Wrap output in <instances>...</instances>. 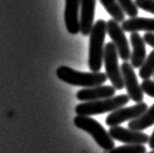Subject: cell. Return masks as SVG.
<instances>
[{
  "label": "cell",
  "instance_id": "cell-12",
  "mask_svg": "<svg viewBox=\"0 0 154 153\" xmlns=\"http://www.w3.org/2000/svg\"><path fill=\"white\" fill-rule=\"evenodd\" d=\"M96 7V0H81V32L82 35L91 33L93 23H94V13Z\"/></svg>",
  "mask_w": 154,
  "mask_h": 153
},
{
  "label": "cell",
  "instance_id": "cell-1",
  "mask_svg": "<svg viewBox=\"0 0 154 153\" xmlns=\"http://www.w3.org/2000/svg\"><path fill=\"white\" fill-rule=\"evenodd\" d=\"M106 33V22L104 20L96 21L89 33L88 67L91 72H99L102 68L105 48L104 40Z\"/></svg>",
  "mask_w": 154,
  "mask_h": 153
},
{
  "label": "cell",
  "instance_id": "cell-24",
  "mask_svg": "<svg viewBox=\"0 0 154 153\" xmlns=\"http://www.w3.org/2000/svg\"><path fill=\"white\" fill-rule=\"evenodd\" d=\"M149 153H154V150H152L151 152H149Z\"/></svg>",
  "mask_w": 154,
  "mask_h": 153
},
{
  "label": "cell",
  "instance_id": "cell-3",
  "mask_svg": "<svg viewBox=\"0 0 154 153\" xmlns=\"http://www.w3.org/2000/svg\"><path fill=\"white\" fill-rule=\"evenodd\" d=\"M129 95L121 94L118 96H113L111 98L96 100V101H88L81 103L76 106L75 111L78 115L82 116H94V115H101L108 112H113L119 109L130 101Z\"/></svg>",
  "mask_w": 154,
  "mask_h": 153
},
{
  "label": "cell",
  "instance_id": "cell-10",
  "mask_svg": "<svg viewBox=\"0 0 154 153\" xmlns=\"http://www.w3.org/2000/svg\"><path fill=\"white\" fill-rule=\"evenodd\" d=\"M80 8L81 0H66L65 1V12L64 20L67 31L71 35H77L81 32L80 23Z\"/></svg>",
  "mask_w": 154,
  "mask_h": 153
},
{
  "label": "cell",
  "instance_id": "cell-6",
  "mask_svg": "<svg viewBox=\"0 0 154 153\" xmlns=\"http://www.w3.org/2000/svg\"><path fill=\"white\" fill-rule=\"evenodd\" d=\"M106 28L108 35L112 39V42H113L116 49H117L120 58L124 62H128L131 60V53L130 50L129 42H128V39L125 35V32H124L122 27L119 25L117 21L110 19L108 22H106Z\"/></svg>",
  "mask_w": 154,
  "mask_h": 153
},
{
  "label": "cell",
  "instance_id": "cell-7",
  "mask_svg": "<svg viewBox=\"0 0 154 153\" xmlns=\"http://www.w3.org/2000/svg\"><path fill=\"white\" fill-rule=\"evenodd\" d=\"M147 109V104L145 102L137 103L136 105L130 107H121L117 110L111 112L106 117L105 123L110 128L119 126L126 121H133L134 119L138 118Z\"/></svg>",
  "mask_w": 154,
  "mask_h": 153
},
{
  "label": "cell",
  "instance_id": "cell-19",
  "mask_svg": "<svg viewBox=\"0 0 154 153\" xmlns=\"http://www.w3.org/2000/svg\"><path fill=\"white\" fill-rule=\"evenodd\" d=\"M125 14L131 18H134L138 14V8L134 0H117Z\"/></svg>",
  "mask_w": 154,
  "mask_h": 153
},
{
  "label": "cell",
  "instance_id": "cell-14",
  "mask_svg": "<svg viewBox=\"0 0 154 153\" xmlns=\"http://www.w3.org/2000/svg\"><path fill=\"white\" fill-rule=\"evenodd\" d=\"M122 29L127 32H137L143 31L146 32H154V19L134 17L122 23Z\"/></svg>",
  "mask_w": 154,
  "mask_h": 153
},
{
  "label": "cell",
  "instance_id": "cell-13",
  "mask_svg": "<svg viewBox=\"0 0 154 153\" xmlns=\"http://www.w3.org/2000/svg\"><path fill=\"white\" fill-rule=\"evenodd\" d=\"M130 38L131 46H133V52L131 55V65L134 69L140 68L147 57L146 56L145 42L138 32H131Z\"/></svg>",
  "mask_w": 154,
  "mask_h": 153
},
{
  "label": "cell",
  "instance_id": "cell-2",
  "mask_svg": "<svg viewBox=\"0 0 154 153\" xmlns=\"http://www.w3.org/2000/svg\"><path fill=\"white\" fill-rule=\"evenodd\" d=\"M56 75H57L58 79L64 83L85 88L102 85L108 79L106 74L104 73L79 72V71H76L67 66H60L56 71Z\"/></svg>",
  "mask_w": 154,
  "mask_h": 153
},
{
  "label": "cell",
  "instance_id": "cell-15",
  "mask_svg": "<svg viewBox=\"0 0 154 153\" xmlns=\"http://www.w3.org/2000/svg\"><path fill=\"white\" fill-rule=\"evenodd\" d=\"M154 125V103L140 117L129 123V129L142 132Z\"/></svg>",
  "mask_w": 154,
  "mask_h": 153
},
{
  "label": "cell",
  "instance_id": "cell-23",
  "mask_svg": "<svg viewBox=\"0 0 154 153\" xmlns=\"http://www.w3.org/2000/svg\"><path fill=\"white\" fill-rule=\"evenodd\" d=\"M148 144H149V147L152 149V150H154V130L152 133V135L150 136L149 137V141H148Z\"/></svg>",
  "mask_w": 154,
  "mask_h": 153
},
{
  "label": "cell",
  "instance_id": "cell-16",
  "mask_svg": "<svg viewBox=\"0 0 154 153\" xmlns=\"http://www.w3.org/2000/svg\"><path fill=\"white\" fill-rule=\"evenodd\" d=\"M99 1L113 20L117 21L118 23L125 21L126 14L117 0H99Z\"/></svg>",
  "mask_w": 154,
  "mask_h": 153
},
{
  "label": "cell",
  "instance_id": "cell-11",
  "mask_svg": "<svg viewBox=\"0 0 154 153\" xmlns=\"http://www.w3.org/2000/svg\"><path fill=\"white\" fill-rule=\"evenodd\" d=\"M116 88L113 85H97L93 87L82 88L77 92V99L80 101H96V100L111 98L115 95Z\"/></svg>",
  "mask_w": 154,
  "mask_h": 153
},
{
  "label": "cell",
  "instance_id": "cell-22",
  "mask_svg": "<svg viewBox=\"0 0 154 153\" xmlns=\"http://www.w3.org/2000/svg\"><path fill=\"white\" fill-rule=\"evenodd\" d=\"M143 40L146 44L154 48V32H145L143 35Z\"/></svg>",
  "mask_w": 154,
  "mask_h": 153
},
{
  "label": "cell",
  "instance_id": "cell-5",
  "mask_svg": "<svg viewBox=\"0 0 154 153\" xmlns=\"http://www.w3.org/2000/svg\"><path fill=\"white\" fill-rule=\"evenodd\" d=\"M103 61L107 78L116 89L121 90L125 87V84L121 67H119V54L113 42H108L105 45Z\"/></svg>",
  "mask_w": 154,
  "mask_h": 153
},
{
  "label": "cell",
  "instance_id": "cell-21",
  "mask_svg": "<svg viewBox=\"0 0 154 153\" xmlns=\"http://www.w3.org/2000/svg\"><path fill=\"white\" fill-rule=\"evenodd\" d=\"M143 93L154 98V81L151 80H144L140 84Z\"/></svg>",
  "mask_w": 154,
  "mask_h": 153
},
{
  "label": "cell",
  "instance_id": "cell-18",
  "mask_svg": "<svg viewBox=\"0 0 154 153\" xmlns=\"http://www.w3.org/2000/svg\"><path fill=\"white\" fill-rule=\"evenodd\" d=\"M108 153H146V148L143 144H127L115 147Z\"/></svg>",
  "mask_w": 154,
  "mask_h": 153
},
{
  "label": "cell",
  "instance_id": "cell-8",
  "mask_svg": "<svg viewBox=\"0 0 154 153\" xmlns=\"http://www.w3.org/2000/svg\"><path fill=\"white\" fill-rule=\"evenodd\" d=\"M121 71L129 97L136 103L143 102V91H142L140 84H138L134 67L130 63L124 62L121 65Z\"/></svg>",
  "mask_w": 154,
  "mask_h": 153
},
{
  "label": "cell",
  "instance_id": "cell-9",
  "mask_svg": "<svg viewBox=\"0 0 154 153\" xmlns=\"http://www.w3.org/2000/svg\"><path fill=\"white\" fill-rule=\"evenodd\" d=\"M108 133L113 139L126 144H145L149 141V136L146 133L131 129L127 130L120 126L111 127Z\"/></svg>",
  "mask_w": 154,
  "mask_h": 153
},
{
  "label": "cell",
  "instance_id": "cell-20",
  "mask_svg": "<svg viewBox=\"0 0 154 153\" xmlns=\"http://www.w3.org/2000/svg\"><path fill=\"white\" fill-rule=\"evenodd\" d=\"M137 8L154 15V0H134Z\"/></svg>",
  "mask_w": 154,
  "mask_h": 153
},
{
  "label": "cell",
  "instance_id": "cell-17",
  "mask_svg": "<svg viewBox=\"0 0 154 153\" xmlns=\"http://www.w3.org/2000/svg\"><path fill=\"white\" fill-rule=\"evenodd\" d=\"M140 77L142 80H149L150 77L154 75V50L150 52V54L146 57L143 64L140 68Z\"/></svg>",
  "mask_w": 154,
  "mask_h": 153
},
{
  "label": "cell",
  "instance_id": "cell-4",
  "mask_svg": "<svg viewBox=\"0 0 154 153\" xmlns=\"http://www.w3.org/2000/svg\"><path fill=\"white\" fill-rule=\"evenodd\" d=\"M74 124L80 130L88 133L94 139L96 143L101 148H103L104 150L110 151L113 148H115L113 139L110 136L107 130L103 128L102 125L99 122L94 120V119L91 118L89 116L78 115L74 119Z\"/></svg>",
  "mask_w": 154,
  "mask_h": 153
},
{
  "label": "cell",
  "instance_id": "cell-25",
  "mask_svg": "<svg viewBox=\"0 0 154 153\" xmlns=\"http://www.w3.org/2000/svg\"><path fill=\"white\" fill-rule=\"evenodd\" d=\"M153 78H154V75H153Z\"/></svg>",
  "mask_w": 154,
  "mask_h": 153
}]
</instances>
